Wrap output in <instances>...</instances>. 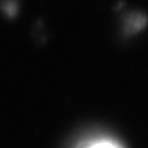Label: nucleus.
Masks as SVG:
<instances>
[{"instance_id":"1","label":"nucleus","mask_w":148,"mask_h":148,"mask_svg":"<svg viewBox=\"0 0 148 148\" xmlns=\"http://www.w3.org/2000/svg\"><path fill=\"white\" fill-rule=\"evenodd\" d=\"M77 148H123L120 142L105 136H96L85 140Z\"/></svg>"},{"instance_id":"2","label":"nucleus","mask_w":148,"mask_h":148,"mask_svg":"<svg viewBox=\"0 0 148 148\" xmlns=\"http://www.w3.org/2000/svg\"><path fill=\"white\" fill-rule=\"evenodd\" d=\"M130 30H138L145 25L146 18L141 15H135L132 17H130Z\"/></svg>"}]
</instances>
